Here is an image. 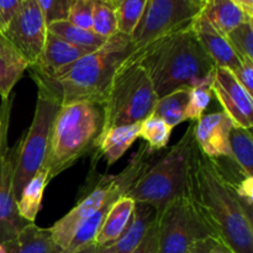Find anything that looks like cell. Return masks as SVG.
Instances as JSON below:
<instances>
[{"instance_id":"6da1fadb","label":"cell","mask_w":253,"mask_h":253,"mask_svg":"<svg viewBox=\"0 0 253 253\" xmlns=\"http://www.w3.org/2000/svg\"><path fill=\"white\" fill-rule=\"evenodd\" d=\"M183 197L215 239L234 253H253L252 211L241 202L221 163L208 157L195 141Z\"/></svg>"},{"instance_id":"7a4b0ae2","label":"cell","mask_w":253,"mask_h":253,"mask_svg":"<svg viewBox=\"0 0 253 253\" xmlns=\"http://www.w3.org/2000/svg\"><path fill=\"white\" fill-rule=\"evenodd\" d=\"M131 37L115 34L104 46L52 74L30 72L37 88L51 94L61 106L88 101L101 106L119 67L132 53Z\"/></svg>"},{"instance_id":"3957f363","label":"cell","mask_w":253,"mask_h":253,"mask_svg":"<svg viewBox=\"0 0 253 253\" xmlns=\"http://www.w3.org/2000/svg\"><path fill=\"white\" fill-rule=\"evenodd\" d=\"M128 59L145 69L158 99L178 89H190L215 69L193 26L133 51Z\"/></svg>"},{"instance_id":"277c9868","label":"cell","mask_w":253,"mask_h":253,"mask_svg":"<svg viewBox=\"0 0 253 253\" xmlns=\"http://www.w3.org/2000/svg\"><path fill=\"white\" fill-rule=\"evenodd\" d=\"M101 106L88 101H77L59 108L53 121L44 168L48 180L61 174L86 152L95 148L101 131Z\"/></svg>"},{"instance_id":"5b68a950","label":"cell","mask_w":253,"mask_h":253,"mask_svg":"<svg viewBox=\"0 0 253 253\" xmlns=\"http://www.w3.org/2000/svg\"><path fill=\"white\" fill-rule=\"evenodd\" d=\"M195 125L190 121L187 131L174 146L152 167H148L133 183L126 197L135 203L152 205L157 215L184 193L188 163L195 141Z\"/></svg>"},{"instance_id":"8992f818","label":"cell","mask_w":253,"mask_h":253,"mask_svg":"<svg viewBox=\"0 0 253 253\" xmlns=\"http://www.w3.org/2000/svg\"><path fill=\"white\" fill-rule=\"evenodd\" d=\"M157 100L145 69L127 57L116 71L101 105L103 125L99 136L118 126L142 123L152 115Z\"/></svg>"},{"instance_id":"52a82bcc","label":"cell","mask_w":253,"mask_h":253,"mask_svg":"<svg viewBox=\"0 0 253 253\" xmlns=\"http://www.w3.org/2000/svg\"><path fill=\"white\" fill-rule=\"evenodd\" d=\"M61 105L49 93L37 88V101L34 119L29 130L20 138L16 168L14 175L15 198L46 162L51 140L52 126Z\"/></svg>"},{"instance_id":"ba28073f","label":"cell","mask_w":253,"mask_h":253,"mask_svg":"<svg viewBox=\"0 0 253 253\" xmlns=\"http://www.w3.org/2000/svg\"><path fill=\"white\" fill-rule=\"evenodd\" d=\"M203 5V0H147L142 17L131 35L133 51L161 37L192 27Z\"/></svg>"},{"instance_id":"9c48e42d","label":"cell","mask_w":253,"mask_h":253,"mask_svg":"<svg viewBox=\"0 0 253 253\" xmlns=\"http://www.w3.org/2000/svg\"><path fill=\"white\" fill-rule=\"evenodd\" d=\"M157 224L160 253H188L195 242L212 236L183 195L157 215Z\"/></svg>"},{"instance_id":"30bf717a","label":"cell","mask_w":253,"mask_h":253,"mask_svg":"<svg viewBox=\"0 0 253 253\" xmlns=\"http://www.w3.org/2000/svg\"><path fill=\"white\" fill-rule=\"evenodd\" d=\"M150 155L151 152L148 151L147 146L141 145L140 148L135 152V155L132 156L130 162L127 163L125 169H123L120 172V179H119V183L116 184V187L114 188L113 193L104 202L100 209L94 212L86 221H84L81 225V227L74 234L71 244L61 253H74L78 251V250L88 246V245L94 244L96 234L100 230L101 225H103L104 220H105L106 215H108L109 210L111 209L114 203L120 197L125 195L130 190V188L132 187L133 183L150 167V162H148Z\"/></svg>"},{"instance_id":"8fae6325","label":"cell","mask_w":253,"mask_h":253,"mask_svg":"<svg viewBox=\"0 0 253 253\" xmlns=\"http://www.w3.org/2000/svg\"><path fill=\"white\" fill-rule=\"evenodd\" d=\"M47 32V22L36 0H24L20 10L1 35L29 66H32L43 48Z\"/></svg>"},{"instance_id":"7c38bea8","label":"cell","mask_w":253,"mask_h":253,"mask_svg":"<svg viewBox=\"0 0 253 253\" xmlns=\"http://www.w3.org/2000/svg\"><path fill=\"white\" fill-rule=\"evenodd\" d=\"M211 90L212 95L221 105L222 111L235 126L252 130L253 95L236 81L230 69L215 67Z\"/></svg>"},{"instance_id":"4fadbf2b","label":"cell","mask_w":253,"mask_h":253,"mask_svg":"<svg viewBox=\"0 0 253 253\" xmlns=\"http://www.w3.org/2000/svg\"><path fill=\"white\" fill-rule=\"evenodd\" d=\"M119 179H120V173L103 178L96 184V187H94L93 190H90L85 197H83L77 203V205L71 211L67 212L62 219L54 222L53 226L49 227L54 242L61 247L62 251L68 247L81 225L100 209L104 202L113 193L114 188L119 183Z\"/></svg>"},{"instance_id":"5bb4252c","label":"cell","mask_w":253,"mask_h":253,"mask_svg":"<svg viewBox=\"0 0 253 253\" xmlns=\"http://www.w3.org/2000/svg\"><path fill=\"white\" fill-rule=\"evenodd\" d=\"M20 140L0 155V244L14 239L30 222L20 217L14 193V175L19 155Z\"/></svg>"},{"instance_id":"9a60e30c","label":"cell","mask_w":253,"mask_h":253,"mask_svg":"<svg viewBox=\"0 0 253 253\" xmlns=\"http://www.w3.org/2000/svg\"><path fill=\"white\" fill-rule=\"evenodd\" d=\"M234 126L224 111L203 115L195 125V142L212 160L230 158V131Z\"/></svg>"},{"instance_id":"2e32d148","label":"cell","mask_w":253,"mask_h":253,"mask_svg":"<svg viewBox=\"0 0 253 253\" xmlns=\"http://www.w3.org/2000/svg\"><path fill=\"white\" fill-rule=\"evenodd\" d=\"M90 52L74 46L51 32H47L46 41L39 58L27 71L40 74H52Z\"/></svg>"},{"instance_id":"e0dca14e","label":"cell","mask_w":253,"mask_h":253,"mask_svg":"<svg viewBox=\"0 0 253 253\" xmlns=\"http://www.w3.org/2000/svg\"><path fill=\"white\" fill-rule=\"evenodd\" d=\"M193 30L204 51L214 62L215 67L227 68L231 72L239 68L241 59L231 48L225 35L220 34L200 15L193 24Z\"/></svg>"},{"instance_id":"ac0fdd59","label":"cell","mask_w":253,"mask_h":253,"mask_svg":"<svg viewBox=\"0 0 253 253\" xmlns=\"http://www.w3.org/2000/svg\"><path fill=\"white\" fill-rule=\"evenodd\" d=\"M156 219L157 211L152 205L135 203V210L125 231L113 244L96 247V253H131L137 247Z\"/></svg>"},{"instance_id":"d6986e66","label":"cell","mask_w":253,"mask_h":253,"mask_svg":"<svg viewBox=\"0 0 253 253\" xmlns=\"http://www.w3.org/2000/svg\"><path fill=\"white\" fill-rule=\"evenodd\" d=\"M6 253H61L62 249L54 242L51 230L27 224L10 241L2 244Z\"/></svg>"},{"instance_id":"ffe728a7","label":"cell","mask_w":253,"mask_h":253,"mask_svg":"<svg viewBox=\"0 0 253 253\" xmlns=\"http://www.w3.org/2000/svg\"><path fill=\"white\" fill-rule=\"evenodd\" d=\"M140 127L141 123L118 126L99 136L95 148L105 157L108 166L118 162L132 146V143L140 137Z\"/></svg>"},{"instance_id":"44dd1931","label":"cell","mask_w":253,"mask_h":253,"mask_svg":"<svg viewBox=\"0 0 253 253\" xmlns=\"http://www.w3.org/2000/svg\"><path fill=\"white\" fill-rule=\"evenodd\" d=\"M200 16L222 35H227L239 25L253 20L231 0H205Z\"/></svg>"},{"instance_id":"7402d4cb","label":"cell","mask_w":253,"mask_h":253,"mask_svg":"<svg viewBox=\"0 0 253 253\" xmlns=\"http://www.w3.org/2000/svg\"><path fill=\"white\" fill-rule=\"evenodd\" d=\"M135 210V202L131 198L123 195L113 204L109 210L100 230L96 234L94 245L96 247L108 246L120 237L130 222Z\"/></svg>"},{"instance_id":"603a6c76","label":"cell","mask_w":253,"mask_h":253,"mask_svg":"<svg viewBox=\"0 0 253 253\" xmlns=\"http://www.w3.org/2000/svg\"><path fill=\"white\" fill-rule=\"evenodd\" d=\"M29 63L15 47L0 34V96L1 100L11 95L12 88L29 69Z\"/></svg>"},{"instance_id":"cb8c5ba5","label":"cell","mask_w":253,"mask_h":253,"mask_svg":"<svg viewBox=\"0 0 253 253\" xmlns=\"http://www.w3.org/2000/svg\"><path fill=\"white\" fill-rule=\"evenodd\" d=\"M48 183V170L42 167L22 188L16 202L17 212L22 220L30 224L35 222L37 214L41 210L43 193Z\"/></svg>"},{"instance_id":"d4e9b609","label":"cell","mask_w":253,"mask_h":253,"mask_svg":"<svg viewBox=\"0 0 253 253\" xmlns=\"http://www.w3.org/2000/svg\"><path fill=\"white\" fill-rule=\"evenodd\" d=\"M47 30L51 34L61 37L64 41L91 52L99 49L108 41L106 37L100 36L93 30L82 29V27L71 24L67 20L51 22V24L47 25Z\"/></svg>"},{"instance_id":"484cf974","label":"cell","mask_w":253,"mask_h":253,"mask_svg":"<svg viewBox=\"0 0 253 253\" xmlns=\"http://www.w3.org/2000/svg\"><path fill=\"white\" fill-rule=\"evenodd\" d=\"M230 160L236 163L242 177H253V137L251 130L232 126L230 131Z\"/></svg>"},{"instance_id":"4316f807","label":"cell","mask_w":253,"mask_h":253,"mask_svg":"<svg viewBox=\"0 0 253 253\" xmlns=\"http://www.w3.org/2000/svg\"><path fill=\"white\" fill-rule=\"evenodd\" d=\"M188 100H189V89H178L158 99L152 115L162 119L167 125L174 128L180 123L185 121Z\"/></svg>"},{"instance_id":"83f0119b","label":"cell","mask_w":253,"mask_h":253,"mask_svg":"<svg viewBox=\"0 0 253 253\" xmlns=\"http://www.w3.org/2000/svg\"><path fill=\"white\" fill-rule=\"evenodd\" d=\"M172 130L173 128L167 125L162 119L150 115L141 123L140 137L147 142V148L150 152H156L167 147Z\"/></svg>"},{"instance_id":"f1b7e54d","label":"cell","mask_w":253,"mask_h":253,"mask_svg":"<svg viewBox=\"0 0 253 253\" xmlns=\"http://www.w3.org/2000/svg\"><path fill=\"white\" fill-rule=\"evenodd\" d=\"M212 72L204 81L189 89V100H188L187 110H185V121L189 120L194 123L199 121L209 106L212 98Z\"/></svg>"},{"instance_id":"f546056e","label":"cell","mask_w":253,"mask_h":253,"mask_svg":"<svg viewBox=\"0 0 253 253\" xmlns=\"http://www.w3.org/2000/svg\"><path fill=\"white\" fill-rule=\"evenodd\" d=\"M147 0H124L115 7L118 32L130 36L137 27Z\"/></svg>"},{"instance_id":"4dcf8cb0","label":"cell","mask_w":253,"mask_h":253,"mask_svg":"<svg viewBox=\"0 0 253 253\" xmlns=\"http://www.w3.org/2000/svg\"><path fill=\"white\" fill-rule=\"evenodd\" d=\"M225 37L241 61L253 62V20L239 25Z\"/></svg>"},{"instance_id":"1f68e13d","label":"cell","mask_w":253,"mask_h":253,"mask_svg":"<svg viewBox=\"0 0 253 253\" xmlns=\"http://www.w3.org/2000/svg\"><path fill=\"white\" fill-rule=\"evenodd\" d=\"M91 30L106 39L118 34V20H116L115 7L113 5L101 0H95L93 19H91Z\"/></svg>"},{"instance_id":"d6a6232c","label":"cell","mask_w":253,"mask_h":253,"mask_svg":"<svg viewBox=\"0 0 253 253\" xmlns=\"http://www.w3.org/2000/svg\"><path fill=\"white\" fill-rule=\"evenodd\" d=\"M95 0H68L67 21L82 29L91 30Z\"/></svg>"},{"instance_id":"836d02e7","label":"cell","mask_w":253,"mask_h":253,"mask_svg":"<svg viewBox=\"0 0 253 253\" xmlns=\"http://www.w3.org/2000/svg\"><path fill=\"white\" fill-rule=\"evenodd\" d=\"M47 25L67 19L68 0H36Z\"/></svg>"},{"instance_id":"e575fe53","label":"cell","mask_w":253,"mask_h":253,"mask_svg":"<svg viewBox=\"0 0 253 253\" xmlns=\"http://www.w3.org/2000/svg\"><path fill=\"white\" fill-rule=\"evenodd\" d=\"M131 253H160L158 247V224L157 219L155 220L150 229L147 230L143 239Z\"/></svg>"},{"instance_id":"d590c367","label":"cell","mask_w":253,"mask_h":253,"mask_svg":"<svg viewBox=\"0 0 253 253\" xmlns=\"http://www.w3.org/2000/svg\"><path fill=\"white\" fill-rule=\"evenodd\" d=\"M12 96L1 100L0 105V155L7 147V128L10 123V113L12 106Z\"/></svg>"},{"instance_id":"8d00e7d4","label":"cell","mask_w":253,"mask_h":253,"mask_svg":"<svg viewBox=\"0 0 253 253\" xmlns=\"http://www.w3.org/2000/svg\"><path fill=\"white\" fill-rule=\"evenodd\" d=\"M24 0H0V34L21 7Z\"/></svg>"},{"instance_id":"74e56055","label":"cell","mask_w":253,"mask_h":253,"mask_svg":"<svg viewBox=\"0 0 253 253\" xmlns=\"http://www.w3.org/2000/svg\"><path fill=\"white\" fill-rule=\"evenodd\" d=\"M236 81L253 95V62L241 61V64L237 69L232 72Z\"/></svg>"},{"instance_id":"f35d334b","label":"cell","mask_w":253,"mask_h":253,"mask_svg":"<svg viewBox=\"0 0 253 253\" xmlns=\"http://www.w3.org/2000/svg\"><path fill=\"white\" fill-rule=\"evenodd\" d=\"M235 190H236L237 195L244 203L246 209L252 211V203H253V177H242L239 182H234Z\"/></svg>"},{"instance_id":"ab89813d","label":"cell","mask_w":253,"mask_h":253,"mask_svg":"<svg viewBox=\"0 0 253 253\" xmlns=\"http://www.w3.org/2000/svg\"><path fill=\"white\" fill-rule=\"evenodd\" d=\"M217 241L219 240H216L215 237L208 236L195 242L188 253H210Z\"/></svg>"},{"instance_id":"60d3db41","label":"cell","mask_w":253,"mask_h":253,"mask_svg":"<svg viewBox=\"0 0 253 253\" xmlns=\"http://www.w3.org/2000/svg\"><path fill=\"white\" fill-rule=\"evenodd\" d=\"M235 5L240 7L249 16L253 17V0H231Z\"/></svg>"},{"instance_id":"b9f144b4","label":"cell","mask_w":253,"mask_h":253,"mask_svg":"<svg viewBox=\"0 0 253 253\" xmlns=\"http://www.w3.org/2000/svg\"><path fill=\"white\" fill-rule=\"evenodd\" d=\"M210 253H234V252H232L229 247L225 246L224 244H221L220 241H217L216 245H215L214 249L211 250V252Z\"/></svg>"},{"instance_id":"7bdbcfd3","label":"cell","mask_w":253,"mask_h":253,"mask_svg":"<svg viewBox=\"0 0 253 253\" xmlns=\"http://www.w3.org/2000/svg\"><path fill=\"white\" fill-rule=\"evenodd\" d=\"M74 253H96V246L94 244H90L88 245V246L83 247V249L78 250V251Z\"/></svg>"},{"instance_id":"ee69618b","label":"cell","mask_w":253,"mask_h":253,"mask_svg":"<svg viewBox=\"0 0 253 253\" xmlns=\"http://www.w3.org/2000/svg\"><path fill=\"white\" fill-rule=\"evenodd\" d=\"M101 1H104V2H108V4L113 5L114 7H116V6H118L119 4H120L121 1H124V0H101Z\"/></svg>"},{"instance_id":"f6af8a7d","label":"cell","mask_w":253,"mask_h":253,"mask_svg":"<svg viewBox=\"0 0 253 253\" xmlns=\"http://www.w3.org/2000/svg\"><path fill=\"white\" fill-rule=\"evenodd\" d=\"M0 253H6V251H5L4 246H2V244H0Z\"/></svg>"},{"instance_id":"bcb514c9","label":"cell","mask_w":253,"mask_h":253,"mask_svg":"<svg viewBox=\"0 0 253 253\" xmlns=\"http://www.w3.org/2000/svg\"><path fill=\"white\" fill-rule=\"evenodd\" d=\"M203 1H205V0H203Z\"/></svg>"}]
</instances>
